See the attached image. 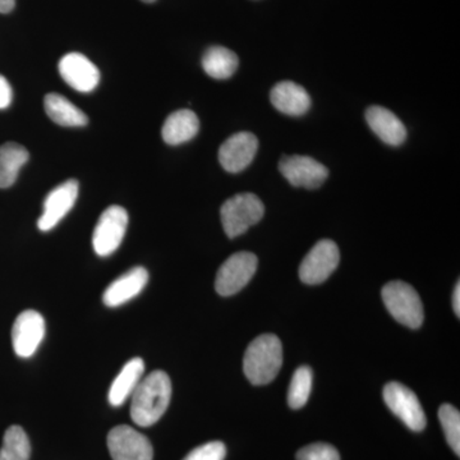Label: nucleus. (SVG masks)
<instances>
[{
  "instance_id": "nucleus-1",
  "label": "nucleus",
  "mask_w": 460,
  "mask_h": 460,
  "mask_svg": "<svg viewBox=\"0 0 460 460\" xmlns=\"http://www.w3.org/2000/svg\"><path fill=\"white\" fill-rule=\"evenodd\" d=\"M172 398V381L164 371L142 378L132 394L131 417L140 428L155 425L164 416Z\"/></svg>"
},
{
  "instance_id": "nucleus-2",
  "label": "nucleus",
  "mask_w": 460,
  "mask_h": 460,
  "mask_svg": "<svg viewBox=\"0 0 460 460\" xmlns=\"http://www.w3.org/2000/svg\"><path fill=\"white\" fill-rule=\"evenodd\" d=\"M283 366V345L277 335L263 334L248 345L243 371L253 385H266L274 381Z\"/></svg>"
},
{
  "instance_id": "nucleus-3",
  "label": "nucleus",
  "mask_w": 460,
  "mask_h": 460,
  "mask_svg": "<svg viewBox=\"0 0 460 460\" xmlns=\"http://www.w3.org/2000/svg\"><path fill=\"white\" fill-rule=\"evenodd\" d=\"M384 304L398 323L411 329H419L425 319L419 293L404 281H390L383 288Z\"/></svg>"
},
{
  "instance_id": "nucleus-4",
  "label": "nucleus",
  "mask_w": 460,
  "mask_h": 460,
  "mask_svg": "<svg viewBox=\"0 0 460 460\" xmlns=\"http://www.w3.org/2000/svg\"><path fill=\"white\" fill-rule=\"evenodd\" d=\"M265 208L255 193H238L226 199L220 210L224 232L229 238L239 237L262 219Z\"/></svg>"
},
{
  "instance_id": "nucleus-5",
  "label": "nucleus",
  "mask_w": 460,
  "mask_h": 460,
  "mask_svg": "<svg viewBox=\"0 0 460 460\" xmlns=\"http://www.w3.org/2000/svg\"><path fill=\"white\" fill-rule=\"evenodd\" d=\"M128 226V213L122 206L113 205L100 217L93 235V246L96 255L111 256L122 244Z\"/></svg>"
},
{
  "instance_id": "nucleus-6",
  "label": "nucleus",
  "mask_w": 460,
  "mask_h": 460,
  "mask_svg": "<svg viewBox=\"0 0 460 460\" xmlns=\"http://www.w3.org/2000/svg\"><path fill=\"white\" fill-rule=\"evenodd\" d=\"M384 401L393 413L411 431L420 432L425 429L426 420L425 411L417 398V395L410 387L401 383H389L384 387Z\"/></svg>"
},
{
  "instance_id": "nucleus-7",
  "label": "nucleus",
  "mask_w": 460,
  "mask_h": 460,
  "mask_svg": "<svg viewBox=\"0 0 460 460\" xmlns=\"http://www.w3.org/2000/svg\"><path fill=\"white\" fill-rule=\"evenodd\" d=\"M257 265L259 260L253 253H234L217 270L215 289L223 296L237 295L252 279Z\"/></svg>"
},
{
  "instance_id": "nucleus-8",
  "label": "nucleus",
  "mask_w": 460,
  "mask_h": 460,
  "mask_svg": "<svg viewBox=\"0 0 460 460\" xmlns=\"http://www.w3.org/2000/svg\"><path fill=\"white\" fill-rule=\"evenodd\" d=\"M341 252L335 242L323 239L314 244L299 266V279L307 286L323 283L337 270Z\"/></svg>"
},
{
  "instance_id": "nucleus-9",
  "label": "nucleus",
  "mask_w": 460,
  "mask_h": 460,
  "mask_svg": "<svg viewBox=\"0 0 460 460\" xmlns=\"http://www.w3.org/2000/svg\"><path fill=\"white\" fill-rule=\"evenodd\" d=\"M108 449L113 460H153L150 440L129 426H117L108 435Z\"/></svg>"
},
{
  "instance_id": "nucleus-10",
  "label": "nucleus",
  "mask_w": 460,
  "mask_h": 460,
  "mask_svg": "<svg viewBox=\"0 0 460 460\" xmlns=\"http://www.w3.org/2000/svg\"><path fill=\"white\" fill-rule=\"evenodd\" d=\"M279 171L292 186L301 189L316 190L328 178L325 165L310 156H284L279 163Z\"/></svg>"
},
{
  "instance_id": "nucleus-11",
  "label": "nucleus",
  "mask_w": 460,
  "mask_h": 460,
  "mask_svg": "<svg viewBox=\"0 0 460 460\" xmlns=\"http://www.w3.org/2000/svg\"><path fill=\"white\" fill-rule=\"evenodd\" d=\"M45 337V320L38 311L27 310L18 314L12 328V344L21 358H30Z\"/></svg>"
},
{
  "instance_id": "nucleus-12",
  "label": "nucleus",
  "mask_w": 460,
  "mask_h": 460,
  "mask_svg": "<svg viewBox=\"0 0 460 460\" xmlns=\"http://www.w3.org/2000/svg\"><path fill=\"white\" fill-rule=\"evenodd\" d=\"M259 140L251 132L230 136L219 148V162L224 171L241 172L255 159Z\"/></svg>"
},
{
  "instance_id": "nucleus-13",
  "label": "nucleus",
  "mask_w": 460,
  "mask_h": 460,
  "mask_svg": "<svg viewBox=\"0 0 460 460\" xmlns=\"http://www.w3.org/2000/svg\"><path fill=\"white\" fill-rule=\"evenodd\" d=\"M78 198V181H66L65 183L56 187L44 201V213L38 222V228L41 232H49L56 228L60 220L74 208Z\"/></svg>"
},
{
  "instance_id": "nucleus-14",
  "label": "nucleus",
  "mask_w": 460,
  "mask_h": 460,
  "mask_svg": "<svg viewBox=\"0 0 460 460\" xmlns=\"http://www.w3.org/2000/svg\"><path fill=\"white\" fill-rule=\"evenodd\" d=\"M59 74L72 89L80 93L95 90L100 83L98 66L80 53L66 54L59 62Z\"/></svg>"
},
{
  "instance_id": "nucleus-15",
  "label": "nucleus",
  "mask_w": 460,
  "mask_h": 460,
  "mask_svg": "<svg viewBox=\"0 0 460 460\" xmlns=\"http://www.w3.org/2000/svg\"><path fill=\"white\" fill-rule=\"evenodd\" d=\"M148 272L142 266L133 268L122 277L118 278L107 288L102 301L108 307H119L137 296L146 287Z\"/></svg>"
},
{
  "instance_id": "nucleus-16",
  "label": "nucleus",
  "mask_w": 460,
  "mask_h": 460,
  "mask_svg": "<svg viewBox=\"0 0 460 460\" xmlns=\"http://www.w3.org/2000/svg\"><path fill=\"white\" fill-rule=\"evenodd\" d=\"M366 120L372 132L384 144L390 146H401L407 138L404 124L393 111L383 107H370L366 111Z\"/></svg>"
},
{
  "instance_id": "nucleus-17",
  "label": "nucleus",
  "mask_w": 460,
  "mask_h": 460,
  "mask_svg": "<svg viewBox=\"0 0 460 460\" xmlns=\"http://www.w3.org/2000/svg\"><path fill=\"white\" fill-rule=\"evenodd\" d=\"M271 104L280 113L301 117L311 108V98L301 84L292 81H281L275 84L270 93Z\"/></svg>"
},
{
  "instance_id": "nucleus-18",
  "label": "nucleus",
  "mask_w": 460,
  "mask_h": 460,
  "mask_svg": "<svg viewBox=\"0 0 460 460\" xmlns=\"http://www.w3.org/2000/svg\"><path fill=\"white\" fill-rule=\"evenodd\" d=\"M199 129L198 115L189 109H181L166 118L162 129L163 140L172 146H177L192 140Z\"/></svg>"
},
{
  "instance_id": "nucleus-19",
  "label": "nucleus",
  "mask_w": 460,
  "mask_h": 460,
  "mask_svg": "<svg viewBox=\"0 0 460 460\" xmlns=\"http://www.w3.org/2000/svg\"><path fill=\"white\" fill-rule=\"evenodd\" d=\"M145 372V362L140 357L132 358L123 366L122 371L114 378L109 389L108 401L113 407H120L129 396H132L136 387L141 383Z\"/></svg>"
},
{
  "instance_id": "nucleus-20",
  "label": "nucleus",
  "mask_w": 460,
  "mask_h": 460,
  "mask_svg": "<svg viewBox=\"0 0 460 460\" xmlns=\"http://www.w3.org/2000/svg\"><path fill=\"white\" fill-rule=\"evenodd\" d=\"M45 111L54 123L63 127H84L89 119L81 109L65 96L48 93L44 100Z\"/></svg>"
},
{
  "instance_id": "nucleus-21",
  "label": "nucleus",
  "mask_w": 460,
  "mask_h": 460,
  "mask_svg": "<svg viewBox=\"0 0 460 460\" xmlns=\"http://www.w3.org/2000/svg\"><path fill=\"white\" fill-rule=\"evenodd\" d=\"M29 157L26 147L17 142H7L0 146V189H8L14 184Z\"/></svg>"
},
{
  "instance_id": "nucleus-22",
  "label": "nucleus",
  "mask_w": 460,
  "mask_h": 460,
  "mask_svg": "<svg viewBox=\"0 0 460 460\" xmlns=\"http://www.w3.org/2000/svg\"><path fill=\"white\" fill-rule=\"evenodd\" d=\"M237 54L224 47H211L202 57V68L214 80H228L237 71Z\"/></svg>"
},
{
  "instance_id": "nucleus-23",
  "label": "nucleus",
  "mask_w": 460,
  "mask_h": 460,
  "mask_svg": "<svg viewBox=\"0 0 460 460\" xmlns=\"http://www.w3.org/2000/svg\"><path fill=\"white\" fill-rule=\"evenodd\" d=\"M31 456V444L25 429L20 426H11L5 431L0 460H29Z\"/></svg>"
},
{
  "instance_id": "nucleus-24",
  "label": "nucleus",
  "mask_w": 460,
  "mask_h": 460,
  "mask_svg": "<svg viewBox=\"0 0 460 460\" xmlns=\"http://www.w3.org/2000/svg\"><path fill=\"white\" fill-rule=\"evenodd\" d=\"M313 390V370L307 366L296 368L290 381L288 402L292 410H301L310 398Z\"/></svg>"
},
{
  "instance_id": "nucleus-25",
  "label": "nucleus",
  "mask_w": 460,
  "mask_h": 460,
  "mask_svg": "<svg viewBox=\"0 0 460 460\" xmlns=\"http://www.w3.org/2000/svg\"><path fill=\"white\" fill-rule=\"evenodd\" d=\"M438 420L443 426L445 438L456 456H460V413L456 407L443 404L438 410Z\"/></svg>"
},
{
  "instance_id": "nucleus-26",
  "label": "nucleus",
  "mask_w": 460,
  "mask_h": 460,
  "mask_svg": "<svg viewBox=\"0 0 460 460\" xmlns=\"http://www.w3.org/2000/svg\"><path fill=\"white\" fill-rule=\"evenodd\" d=\"M296 460H341V456L332 445L316 443L302 447L296 453Z\"/></svg>"
},
{
  "instance_id": "nucleus-27",
  "label": "nucleus",
  "mask_w": 460,
  "mask_h": 460,
  "mask_svg": "<svg viewBox=\"0 0 460 460\" xmlns=\"http://www.w3.org/2000/svg\"><path fill=\"white\" fill-rule=\"evenodd\" d=\"M226 456V445L222 441H211L193 449L183 460H224Z\"/></svg>"
},
{
  "instance_id": "nucleus-28",
  "label": "nucleus",
  "mask_w": 460,
  "mask_h": 460,
  "mask_svg": "<svg viewBox=\"0 0 460 460\" xmlns=\"http://www.w3.org/2000/svg\"><path fill=\"white\" fill-rule=\"evenodd\" d=\"M12 102V87L0 75V109H7Z\"/></svg>"
},
{
  "instance_id": "nucleus-29",
  "label": "nucleus",
  "mask_w": 460,
  "mask_h": 460,
  "mask_svg": "<svg viewBox=\"0 0 460 460\" xmlns=\"http://www.w3.org/2000/svg\"><path fill=\"white\" fill-rule=\"evenodd\" d=\"M453 308L454 313L456 316H460V284L459 281L456 283V289H454L453 295Z\"/></svg>"
},
{
  "instance_id": "nucleus-30",
  "label": "nucleus",
  "mask_w": 460,
  "mask_h": 460,
  "mask_svg": "<svg viewBox=\"0 0 460 460\" xmlns=\"http://www.w3.org/2000/svg\"><path fill=\"white\" fill-rule=\"evenodd\" d=\"M16 0H0V13H9L14 8Z\"/></svg>"
},
{
  "instance_id": "nucleus-31",
  "label": "nucleus",
  "mask_w": 460,
  "mask_h": 460,
  "mask_svg": "<svg viewBox=\"0 0 460 460\" xmlns=\"http://www.w3.org/2000/svg\"><path fill=\"white\" fill-rule=\"evenodd\" d=\"M142 2H145V3H153V2H155V0H142Z\"/></svg>"
}]
</instances>
